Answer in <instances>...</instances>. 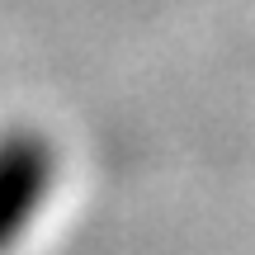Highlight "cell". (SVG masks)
I'll return each instance as SVG.
<instances>
[{"label": "cell", "mask_w": 255, "mask_h": 255, "mask_svg": "<svg viewBox=\"0 0 255 255\" xmlns=\"http://www.w3.org/2000/svg\"><path fill=\"white\" fill-rule=\"evenodd\" d=\"M52 180V151L33 132L0 137V246L19 237Z\"/></svg>", "instance_id": "obj_1"}]
</instances>
